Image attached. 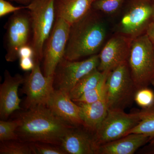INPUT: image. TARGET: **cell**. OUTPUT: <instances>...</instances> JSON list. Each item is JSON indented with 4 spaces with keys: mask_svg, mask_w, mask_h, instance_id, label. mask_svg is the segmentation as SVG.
<instances>
[{
    "mask_svg": "<svg viewBox=\"0 0 154 154\" xmlns=\"http://www.w3.org/2000/svg\"><path fill=\"white\" fill-rule=\"evenodd\" d=\"M134 101L142 108L150 107L154 103V92L148 87L139 89L135 95Z\"/></svg>",
    "mask_w": 154,
    "mask_h": 154,
    "instance_id": "obj_26",
    "label": "cell"
},
{
    "mask_svg": "<svg viewBox=\"0 0 154 154\" xmlns=\"http://www.w3.org/2000/svg\"><path fill=\"white\" fill-rule=\"evenodd\" d=\"M132 39L117 33L105 43L99 54L98 69L102 72H110L128 61Z\"/></svg>",
    "mask_w": 154,
    "mask_h": 154,
    "instance_id": "obj_12",
    "label": "cell"
},
{
    "mask_svg": "<svg viewBox=\"0 0 154 154\" xmlns=\"http://www.w3.org/2000/svg\"><path fill=\"white\" fill-rule=\"evenodd\" d=\"M33 154H67L60 146L45 143H30Z\"/></svg>",
    "mask_w": 154,
    "mask_h": 154,
    "instance_id": "obj_25",
    "label": "cell"
},
{
    "mask_svg": "<svg viewBox=\"0 0 154 154\" xmlns=\"http://www.w3.org/2000/svg\"><path fill=\"white\" fill-rule=\"evenodd\" d=\"M151 41L154 45V21L149 25L146 32Z\"/></svg>",
    "mask_w": 154,
    "mask_h": 154,
    "instance_id": "obj_31",
    "label": "cell"
},
{
    "mask_svg": "<svg viewBox=\"0 0 154 154\" xmlns=\"http://www.w3.org/2000/svg\"><path fill=\"white\" fill-rule=\"evenodd\" d=\"M4 77V82L0 86V118L5 120L14 111L21 108L18 89L24 83L25 78L18 74L12 76L7 70Z\"/></svg>",
    "mask_w": 154,
    "mask_h": 154,
    "instance_id": "obj_15",
    "label": "cell"
},
{
    "mask_svg": "<svg viewBox=\"0 0 154 154\" xmlns=\"http://www.w3.org/2000/svg\"><path fill=\"white\" fill-rule=\"evenodd\" d=\"M108 75L98 85L83 94L74 102H77V104H90L96 102L102 98L105 95L106 82Z\"/></svg>",
    "mask_w": 154,
    "mask_h": 154,
    "instance_id": "obj_22",
    "label": "cell"
},
{
    "mask_svg": "<svg viewBox=\"0 0 154 154\" xmlns=\"http://www.w3.org/2000/svg\"><path fill=\"white\" fill-rule=\"evenodd\" d=\"M33 58L23 57L20 58L19 66L23 70L25 71L32 70L34 64L35 60Z\"/></svg>",
    "mask_w": 154,
    "mask_h": 154,
    "instance_id": "obj_28",
    "label": "cell"
},
{
    "mask_svg": "<svg viewBox=\"0 0 154 154\" xmlns=\"http://www.w3.org/2000/svg\"><path fill=\"white\" fill-rule=\"evenodd\" d=\"M46 106L57 116L73 126H83L80 115L79 105L69 96V93L54 89L46 103Z\"/></svg>",
    "mask_w": 154,
    "mask_h": 154,
    "instance_id": "obj_14",
    "label": "cell"
},
{
    "mask_svg": "<svg viewBox=\"0 0 154 154\" xmlns=\"http://www.w3.org/2000/svg\"><path fill=\"white\" fill-rule=\"evenodd\" d=\"M152 1H153V2H154V0H152Z\"/></svg>",
    "mask_w": 154,
    "mask_h": 154,
    "instance_id": "obj_34",
    "label": "cell"
},
{
    "mask_svg": "<svg viewBox=\"0 0 154 154\" xmlns=\"http://www.w3.org/2000/svg\"><path fill=\"white\" fill-rule=\"evenodd\" d=\"M140 119L138 124L131 130L127 134L132 133L146 135L154 138V103L150 107L137 111Z\"/></svg>",
    "mask_w": 154,
    "mask_h": 154,
    "instance_id": "obj_20",
    "label": "cell"
},
{
    "mask_svg": "<svg viewBox=\"0 0 154 154\" xmlns=\"http://www.w3.org/2000/svg\"><path fill=\"white\" fill-rule=\"evenodd\" d=\"M18 55L19 58L32 57L34 59V52L33 48L28 45L22 46L19 48Z\"/></svg>",
    "mask_w": 154,
    "mask_h": 154,
    "instance_id": "obj_29",
    "label": "cell"
},
{
    "mask_svg": "<svg viewBox=\"0 0 154 154\" xmlns=\"http://www.w3.org/2000/svg\"><path fill=\"white\" fill-rule=\"evenodd\" d=\"M128 63L137 90L148 87L154 75V45L146 33L133 39Z\"/></svg>",
    "mask_w": 154,
    "mask_h": 154,
    "instance_id": "obj_4",
    "label": "cell"
},
{
    "mask_svg": "<svg viewBox=\"0 0 154 154\" xmlns=\"http://www.w3.org/2000/svg\"><path fill=\"white\" fill-rule=\"evenodd\" d=\"M79 105L80 115L83 126L95 133L107 115L109 108L105 96L98 101L90 104H77Z\"/></svg>",
    "mask_w": 154,
    "mask_h": 154,
    "instance_id": "obj_18",
    "label": "cell"
},
{
    "mask_svg": "<svg viewBox=\"0 0 154 154\" xmlns=\"http://www.w3.org/2000/svg\"><path fill=\"white\" fill-rule=\"evenodd\" d=\"M1 154H32L30 143L20 140L5 141L0 143Z\"/></svg>",
    "mask_w": 154,
    "mask_h": 154,
    "instance_id": "obj_21",
    "label": "cell"
},
{
    "mask_svg": "<svg viewBox=\"0 0 154 154\" xmlns=\"http://www.w3.org/2000/svg\"><path fill=\"white\" fill-rule=\"evenodd\" d=\"M151 139L146 135L130 134L99 146L97 154H133Z\"/></svg>",
    "mask_w": 154,
    "mask_h": 154,
    "instance_id": "obj_16",
    "label": "cell"
},
{
    "mask_svg": "<svg viewBox=\"0 0 154 154\" xmlns=\"http://www.w3.org/2000/svg\"><path fill=\"white\" fill-rule=\"evenodd\" d=\"M110 72H101L98 68L90 72L82 78L70 91V98L74 102L76 101L83 94L98 85Z\"/></svg>",
    "mask_w": 154,
    "mask_h": 154,
    "instance_id": "obj_19",
    "label": "cell"
},
{
    "mask_svg": "<svg viewBox=\"0 0 154 154\" xmlns=\"http://www.w3.org/2000/svg\"><path fill=\"white\" fill-rule=\"evenodd\" d=\"M154 21L153 1L132 0L122 14L118 33L133 40L145 33Z\"/></svg>",
    "mask_w": 154,
    "mask_h": 154,
    "instance_id": "obj_6",
    "label": "cell"
},
{
    "mask_svg": "<svg viewBox=\"0 0 154 154\" xmlns=\"http://www.w3.org/2000/svg\"><path fill=\"white\" fill-rule=\"evenodd\" d=\"M25 8V7H16L5 0H0V17Z\"/></svg>",
    "mask_w": 154,
    "mask_h": 154,
    "instance_id": "obj_27",
    "label": "cell"
},
{
    "mask_svg": "<svg viewBox=\"0 0 154 154\" xmlns=\"http://www.w3.org/2000/svg\"><path fill=\"white\" fill-rule=\"evenodd\" d=\"M60 146L67 154H97L94 133L83 126H73L62 138Z\"/></svg>",
    "mask_w": 154,
    "mask_h": 154,
    "instance_id": "obj_13",
    "label": "cell"
},
{
    "mask_svg": "<svg viewBox=\"0 0 154 154\" xmlns=\"http://www.w3.org/2000/svg\"><path fill=\"white\" fill-rule=\"evenodd\" d=\"M31 28L30 15L15 12L7 28L6 60L12 62L19 58V48L28 45Z\"/></svg>",
    "mask_w": 154,
    "mask_h": 154,
    "instance_id": "obj_11",
    "label": "cell"
},
{
    "mask_svg": "<svg viewBox=\"0 0 154 154\" xmlns=\"http://www.w3.org/2000/svg\"><path fill=\"white\" fill-rule=\"evenodd\" d=\"M55 0H32L25 8L29 11L33 31L32 47L34 60L43 57L44 46L51 33L56 16Z\"/></svg>",
    "mask_w": 154,
    "mask_h": 154,
    "instance_id": "obj_3",
    "label": "cell"
},
{
    "mask_svg": "<svg viewBox=\"0 0 154 154\" xmlns=\"http://www.w3.org/2000/svg\"><path fill=\"white\" fill-rule=\"evenodd\" d=\"M19 125V120L16 119L12 121H0V141L19 140L16 131Z\"/></svg>",
    "mask_w": 154,
    "mask_h": 154,
    "instance_id": "obj_23",
    "label": "cell"
},
{
    "mask_svg": "<svg viewBox=\"0 0 154 154\" xmlns=\"http://www.w3.org/2000/svg\"><path fill=\"white\" fill-rule=\"evenodd\" d=\"M137 91L128 63L119 66L109 73L106 80L105 97L108 108L124 110L134 101Z\"/></svg>",
    "mask_w": 154,
    "mask_h": 154,
    "instance_id": "obj_5",
    "label": "cell"
},
{
    "mask_svg": "<svg viewBox=\"0 0 154 154\" xmlns=\"http://www.w3.org/2000/svg\"><path fill=\"white\" fill-rule=\"evenodd\" d=\"M139 154H154V138L137 151Z\"/></svg>",
    "mask_w": 154,
    "mask_h": 154,
    "instance_id": "obj_30",
    "label": "cell"
},
{
    "mask_svg": "<svg viewBox=\"0 0 154 154\" xmlns=\"http://www.w3.org/2000/svg\"><path fill=\"white\" fill-rule=\"evenodd\" d=\"M124 0H96L93 4V8L108 15L115 14L121 8Z\"/></svg>",
    "mask_w": 154,
    "mask_h": 154,
    "instance_id": "obj_24",
    "label": "cell"
},
{
    "mask_svg": "<svg viewBox=\"0 0 154 154\" xmlns=\"http://www.w3.org/2000/svg\"><path fill=\"white\" fill-rule=\"evenodd\" d=\"M151 84L154 87V75L152 79L151 82Z\"/></svg>",
    "mask_w": 154,
    "mask_h": 154,
    "instance_id": "obj_33",
    "label": "cell"
},
{
    "mask_svg": "<svg viewBox=\"0 0 154 154\" xmlns=\"http://www.w3.org/2000/svg\"><path fill=\"white\" fill-rule=\"evenodd\" d=\"M99 62V55L97 54L82 61L69 60L63 57L54 73V89L69 94L82 78L98 68Z\"/></svg>",
    "mask_w": 154,
    "mask_h": 154,
    "instance_id": "obj_8",
    "label": "cell"
},
{
    "mask_svg": "<svg viewBox=\"0 0 154 154\" xmlns=\"http://www.w3.org/2000/svg\"><path fill=\"white\" fill-rule=\"evenodd\" d=\"M17 134L27 143H45L60 146L62 139L71 128L45 105H37L19 113Z\"/></svg>",
    "mask_w": 154,
    "mask_h": 154,
    "instance_id": "obj_1",
    "label": "cell"
},
{
    "mask_svg": "<svg viewBox=\"0 0 154 154\" xmlns=\"http://www.w3.org/2000/svg\"><path fill=\"white\" fill-rule=\"evenodd\" d=\"M96 0H59L55 4L57 18L64 20L71 26L84 18L91 11Z\"/></svg>",
    "mask_w": 154,
    "mask_h": 154,
    "instance_id": "obj_17",
    "label": "cell"
},
{
    "mask_svg": "<svg viewBox=\"0 0 154 154\" xmlns=\"http://www.w3.org/2000/svg\"><path fill=\"white\" fill-rule=\"evenodd\" d=\"M107 26L99 14L91 11L71 26L64 57L69 60L97 54L107 36Z\"/></svg>",
    "mask_w": 154,
    "mask_h": 154,
    "instance_id": "obj_2",
    "label": "cell"
},
{
    "mask_svg": "<svg viewBox=\"0 0 154 154\" xmlns=\"http://www.w3.org/2000/svg\"><path fill=\"white\" fill-rule=\"evenodd\" d=\"M15 1L22 2H29V1H30V0H15Z\"/></svg>",
    "mask_w": 154,
    "mask_h": 154,
    "instance_id": "obj_32",
    "label": "cell"
},
{
    "mask_svg": "<svg viewBox=\"0 0 154 154\" xmlns=\"http://www.w3.org/2000/svg\"><path fill=\"white\" fill-rule=\"evenodd\" d=\"M71 25L57 18L43 51V71L45 76L54 75L58 65L64 57Z\"/></svg>",
    "mask_w": 154,
    "mask_h": 154,
    "instance_id": "obj_9",
    "label": "cell"
},
{
    "mask_svg": "<svg viewBox=\"0 0 154 154\" xmlns=\"http://www.w3.org/2000/svg\"><path fill=\"white\" fill-rule=\"evenodd\" d=\"M140 121L137 111L128 113L121 109H109L104 120L94 133L96 143L99 146L127 135Z\"/></svg>",
    "mask_w": 154,
    "mask_h": 154,
    "instance_id": "obj_7",
    "label": "cell"
},
{
    "mask_svg": "<svg viewBox=\"0 0 154 154\" xmlns=\"http://www.w3.org/2000/svg\"><path fill=\"white\" fill-rule=\"evenodd\" d=\"M54 75L45 76L42 74L40 61L35 64L30 74L25 78L22 92L26 94L24 103L25 110L37 105H46L50 96L54 91Z\"/></svg>",
    "mask_w": 154,
    "mask_h": 154,
    "instance_id": "obj_10",
    "label": "cell"
}]
</instances>
